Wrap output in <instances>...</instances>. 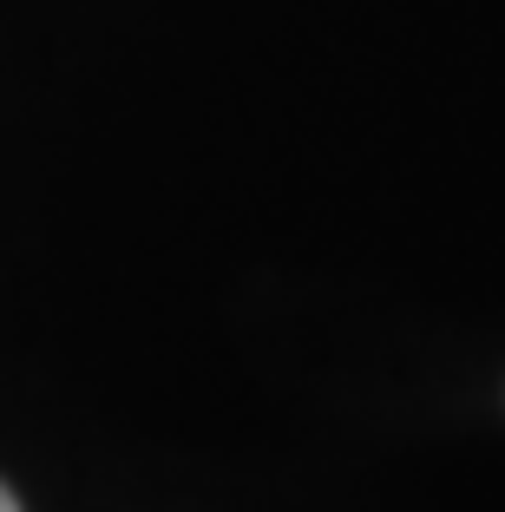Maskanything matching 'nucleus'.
Segmentation results:
<instances>
[{
	"label": "nucleus",
	"mask_w": 505,
	"mask_h": 512,
	"mask_svg": "<svg viewBox=\"0 0 505 512\" xmlns=\"http://www.w3.org/2000/svg\"><path fill=\"white\" fill-rule=\"evenodd\" d=\"M0 512H20V506H14V493H7V486H0Z\"/></svg>",
	"instance_id": "1"
}]
</instances>
